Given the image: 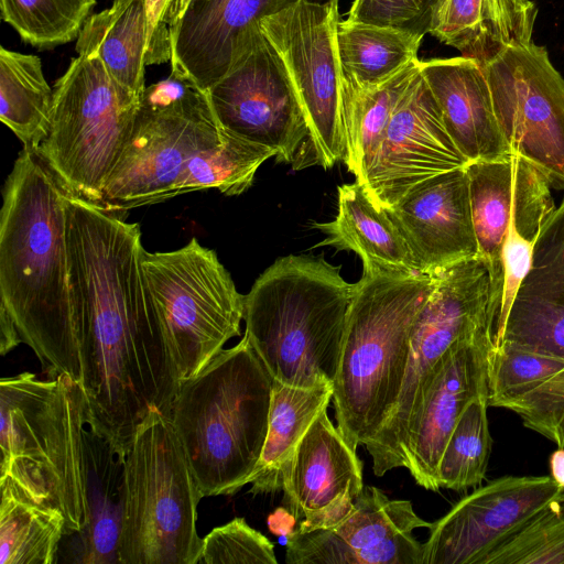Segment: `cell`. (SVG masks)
<instances>
[{"mask_svg":"<svg viewBox=\"0 0 564 564\" xmlns=\"http://www.w3.org/2000/svg\"><path fill=\"white\" fill-rule=\"evenodd\" d=\"M171 2L172 0H144L147 18V65H158L171 61V36L166 22Z\"/></svg>","mask_w":564,"mask_h":564,"instance_id":"42","label":"cell"},{"mask_svg":"<svg viewBox=\"0 0 564 564\" xmlns=\"http://www.w3.org/2000/svg\"><path fill=\"white\" fill-rule=\"evenodd\" d=\"M0 564L55 563L66 536L62 512L8 477L0 478Z\"/></svg>","mask_w":564,"mask_h":564,"instance_id":"32","label":"cell"},{"mask_svg":"<svg viewBox=\"0 0 564 564\" xmlns=\"http://www.w3.org/2000/svg\"><path fill=\"white\" fill-rule=\"evenodd\" d=\"M67 191L36 150L23 148L0 213V311L51 378L79 384L83 368L70 302Z\"/></svg>","mask_w":564,"mask_h":564,"instance_id":"2","label":"cell"},{"mask_svg":"<svg viewBox=\"0 0 564 564\" xmlns=\"http://www.w3.org/2000/svg\"><path fill=\"white\" fill-rule=\"evenodd\" d=\"M536 15L531 0H443L429 33L484 67L506 48L531 43Z\"/></svg>","mask_w":564,"mask_h":564,"instance_id":"26","label":"cell"},{"mask_svg":"<svg viewBox=\"0 0 564 564\" xmlns=\"http://www.w3.org/2000/svg\"><path fill=\"white\" fill-rule=\"evenodd\" d=\"M0 478L8 477L65 518L66 536L88 524L87 401L66 373L0 381Z\"/></svg>","mask_w":564,"mask_h":564,"instance_id":"5","label":"cell"},{"mask_svg":"<svg viewBox=\"0 0 564 564\" xmlns=\"http://www.w3.org/2000/svg\"><path fill=\"white\" fill-rule=\"evenodd\" d=\"M423 35L348 20L336 32L341 75L361 87H377L417 61Z\"/></svg>","mask_w":564,"mask_h":564,"instance_id":"33","label":"cell"},{"mask_svg":"<svg viewBox=\"0 0 564 564\" xmlns=\"http://www.w3.org/2000/svg\"><path fill=\"white\" fill-rule=\"evenodd\" d=\"M482 68L512 153L564 189V78L546 48L533 42L508 47Z\"/></svg>","mask_w":564,"mask_h":564,"instance_id":"14","label":"cell"},{"mask_svg":"<svg viewBox=\"0 0 564 564\" xmlns=\"http://www.w3.org/2000/svg\"><path fill=\"white\" fill-rule=\"evenodd\" d=\"M468 164L442 119L420 68L398 100L366 175L370 199L389 209L419 184Z\"/></svg>","mask_w":564,"mask_h":564,"instance_id":"15","label":"cell"},{"mask_svg":"<svg viewBox=\"0 0 564 564\" xmlns=\"http://www.w3.org/2000/svg\"><path fill=\"white\" fill-rule=\"evenodd\" d=\"M145 40L144 0H113L88 18L75 48L78 54L98 57L120 87L142 99Z\"/></svg>","mask_w":564,"mask_h":564,"instance_id":"29","label":"cell"},{"mask_svg":"<svg viewBox=\"0 0 564 564\" xmlns=\"http://www.w3.org/2000/svg\"><path fill=\"white\" fill-rule=\"evenodd\" d=\"M273 543L235 518L203 538L197 564H276Z\"/></svg>","mask_w":564,"mask_h":564,"instance_id":"39","label":"cell"},{"mask_svg":"<svg viewBox=\"0 0 564 564\" xmlns=\"http://www.w3.org/2000/svg\"><path fill=\"white\" fill-rule=\"evenodd\" d=\"M465 169L478 257L489 273L490 304L497 324L502 294V249L511 219L522 236L536 240L556 206L545 175L519 154L469 162Z\"/></svg>","mask_w":564,"mask_h":564,"instance_id":"16","label":"cell"},{"mask_svg":"<svg viewBox=\"0 0 564 564\" xmlns=\"http://www.w3.org/2000/svg\"><path fill=\"white\" fill-rule=\"evenodd\" d=\"M535 241L522 236L511 219L502 249V294L495 343L502 332L517 292L531 268Z\"/></svg>","mask_w":564,"mask_h":564,"instance_id":"41","label":"cell"},{"mask_svg":"<svg viewBox=\"0 0 564 564\" xmlns=\"http://www.w3.org/2000/svg\"><path fill=\"white\" fill-rule=\"evenodd\" d=\"M348 21L424 35L430 22L416 0H355Z\"/></svg>","mask_w":564,"mask_h":564,"instance_id":"40","label":"cell"},{"mask_svg":"<svg viewBox=\"0 0 564 564\" xmlns=\"http://www.w3.org/2000/svg\"><path fill=\"white\" fill-rule=\"evenodd\" d=\"M433 522L420 518L409 500L390 499L366 486L354 508L327 529L293 530L286 539L288 564H422L423 543L413 535Z\"/></svg>","mask_w":564,"mask_h":564,"instance_id":"17","label":"cell"},{"mask_svg":"<svg viewBox=\"0 0 564 564\" xmlns=\"http://www.w3.org/2000/svg\"><path fill=\"white\" fill-rule=\"evenodd\" d=\"M272 156L275 158L273 150L223 130L217 142L189 160L174 188V197L213 188L227 196L240 195L252 185L261 164Z\"/></svg>","mask_w":564,"mask_h":564,"instance_id":"35","label":"cell"},{"mask_svg":"<svg viewBox=\"0 0 564 564\" xmlns=\"http://www.w3.org/2000/svg\"><path fill=\"white\" fill-rule=\"evenodd\" d=\"M191 2L192 0H172L166 17V22L170 29V36L177 26Z\"/></svg>","mask_w":564,"mask_h":564,"instance_id":"43","label":"cell"},{"mask_svg":"<svg viewBox=\"0 0 564 564\" xmlns=\"http://www.w3.org/2000/svg\"><path fill=\"white\" fill-rule=\"evenodd\" d=\"M386 210L421 274L478 257L465 167L426 180Z\"/></svg>","mask_w":564,"mask_h":564,"instance_id":"21","label":"cell"},{"mask_svg":"<svg viewBox=\"0 0 564 564\" xmlns=\"http://www.w3.org/2000/svg\"><path fill=\"white\" fill-rule=\"evenodd\" d=\"M53 89L41 58L0 48V119L22 142L37 150L50 123Z\"/></svg>","mask_w":564,"mask_h":564,"instance_id":"34","label":"cell"},{"mask_svg":"<svg viewBox=\"0 0 564 564\" xmlns=\"http://www.w3.org/2000/svg\"><path fill=\"white\" fill-rule=\"evenodd\" d=\"M95 6L96 0H0L2 20L39 50L77 40Z\"/></svg>","mask_w":564,"mask_h":564,"instance_id":"37","label":"cell"},{"mask_svg":"<svg viewBox=\"0 0 564 564\" xmlns=\"http://www.w3.org/2000/svg\"><path fill=\"white\" fill-rule=\"evenodd\" d=\"M488 406V393L479 395L459 416L438 463L440 488L465 490L482 482L492 444Z\"/></svg>","mask_w":564,"mask_h":564,"instance_id":"36","label":"cell"},{"mask_svg":"<svg viewBox=\"0 0 564 564\" xmlns=\"http://www.w3.org/2000/svg\"><path fill=\"white\" fill-rule=\"evenodd\" d=\"M422 11L424 12L426 19L432 22L433 17L435 15L437 9L440 8L443 0H416Z\"/></svg>","mask_w":564,"mask_h":564,"instance_id":"45","label":"cell"},{"mask_svg":"<svg viewBox=\"0 0 564 564\" xmlns=\"http://www.w3.org/2000/svg\"><path fill=\"white\" fill-rule=\"evenodd\" d=\"M419 61L377 87H361L341 75L343 162L356 182L369 170L395 105L419 70Z\"/></svg>","mask_w":564,"mask_h":564,"instance_id":"31","label":"cell"},{"mask_svg":"<svg viewBox=\"0 0 564 564\" xmlns=\"http://www.w3.org/2000/svg\"><path fill=\"white\" fill-rule=\"evenodd\" d=\"M126 451L93 430L86 431L88 524L78 536L85 564H119L123 462Z\"/></svg>","mask_w":564,"mask_h":564,"instance_id":"28","label":"cell"},{"mask_svg":"<svg viewBox=\"0 0 564 564\" xmlns=\"http://www.w3.org/2000/svg\"><path fill=\"white\" fill-rule=\"evenodd\" d=\"M355 283L323 258L276 259L245 295V335L271 377L333 386Z\"/></svg>","mask_w":564,"mask_h":564,"instance_id":"3","label":"cell"},{"mask_svg":"<svg viewBox=\"0 0 564 564\" xmlns=\"http://www.w3.org/2000/svg\"><path fill=\"white\" fill-rule=\"evenodd\" d=\"M314 228L326 235L318 246L351 250L362 261V274H421L402 234L358 182L337 188V214Z\"/></svg>","mask_w":564,"mask_h":564,"instance_id":"27","label":"cell"},{"mask_svg":"<svg viewBox=\"0 0 564 564\" xmlns=\"http://www.w3.org/2000/svg\"><path fill=\"white\" fill-rule=\"evenodd\" d=\"M494 332L486 329L453 344L433 368L404 449V468L415 482L440 489L437 467L459 416L489 392V355Z\"/></svg>","mask_w":564,"mask_h":564,"instance_id":"19","label":"cell"},{"mask_svg":"<svg viewBox=\"0 0 564 564\" xmlns=\"http://www.w3.org/2000/svg\"><path fill=\"white\" fill-rule=\"evenodd\" d=\"M219 127L293 163L310 132L286 67L259 22L238 37L227 73L206 90Z\"/></svg>","mask_w":564,"mask_h":564,"instance_id":"12","label":"cell"},{"mask_svg":"<svg viewBox=\"0 0 564 564\" xmlns=\"http://www.w3.org/2000/svg\"><path fill=\"white\" fill-rule=\"evenodd\" d=\"M500 344L564 359V197L538 236Z\"/></svg>","mask_w":564,"mask_h":564,"instance_id":"23","label":"cell"},{"mask_svg":"<svg viewBox=\"0 0 564 564\" xmlns=\"http://www.w3.org/2000/svg\"><path fill=\"white\" fill-rule=\"evenodd\" d=\"M338 4L301 0L265 17L259 26L281 56L302 110L316 162L329 169L345 155Z\"/></svg>","mask_w":564,"mask_h":564,"instance_id":"13","label":"cell"},{"mask_svg":"<svg viewBox=\"0 0 564 564\" xmlns=\"http://www.w3.org/2000/svg\"><path fill=\"white\" fill-rule=\"evenodd\" d=\"M221 132L206 90L189 80L170 74L145 87L99 206L123 216L132 208L173 198L189 160L217 142Z\"/></svg>","mask_w":564,"mask_h":564,"instance_id":"10","label":"cell"},{"mask_svg":"<svg viewBox=\"0 0 564 564\" xmlns=\"http://www.w3.org/2000/svg\"><path fill=\"white\" fill-rule=\"evenodd\" d=\"M141 100L98 57L72 59L54 85L47 133L36 150L68 194L99 205Z\"/></svg>","mask_w":564,"mask_h":564,"instance_id":"9","label":"cell"},{"mask_svg":"<svg viewBox=\"0 0 564 564\" xmlns=\"http://www.w3.org/2000/svg\"><path fill=\"white\" fill-rule=\"evenodd\" d=\"M480 564H564V490L500 542Z\"/></svg>","mask_w":564,"mask_h":564,"instance_id":"38","label":"cell"},{"mask_svg":"<svg viewBox=\"0 0 564 564\" xmlns=\"http://www.w3.org/2000/svg\"><path fill=\"white\" fill-rule=\"evenodd\" d=\"M431 275L433 288L411 329L400 394L384 423L365 445L378 477L404 467L405 445L431 372L441 357L456 341L486 329H491L495 338L489 273L479 257Z\"/></svg>","mask_w":564,"mask_h":564,"instance_id":"11","label":"cell"},{"mask_svg":"<svg viewBox=\"0 0 564 564\" xmlns=\"http://www.w3.org/2000/svg\"><path fill=\"white\" fill-rule=\"evenodd\" d=\"M433 288L426 274L365 275L349 304L332 402L356 451L392 411L405 372L414 319Z\"/></svg>","mask_w":564,"mask_h":564,"instance_id":"6","label":"cell"},{"mask_svg":"<svg viewBox=\"0 0 564 564\" xmlns=\"http://www.w3.org/2000/svg\"><path fill=\"white\" fill-rule=\"evenodd\" d=\"M488 387L489 406L513 411L524 426L564 447V359L494 346Z\"/></svg>","mask_w":564,"mask_h":564,"instance_id":"25","label":"cell"},{"mask_svg":"<svg viewBox=\"0 0 564 564\" xmlns=\"http://www.w3.org/2000/svg\"><path fill=\"white\" fill-rule=\"evenodd\" d=\"M203 497L170 416L151 409L124 454L119 564H197Z\"/></svg>","mask_w":564,"mask_h":564,"instance_id":"7","label":"cell"},{"mask_svg":"<svg viewBox=\"0 0 564 564\" xmlns=\"http://www.w3.org/2000/svg\"><path fill=\"white\" fill-rule=\"evenodd\" d=\"M550 468L552 478L564 489V447L552 453Z\"/></svg>","mask_w":564,"mask_h":564,"instance_id":"44","label":"cell"},{"mask_svg":"<svg viewBox=\"0 0 564 564\" xmlns=\"http://www.w3.org/2000/svg\"><path fill=\"white\" fill-rule=\"evenodd\" d=\"M74 326L89 426L127 451L151 409L176 393L142 269L138 224L66 194Z\"/></svg>","mask_w":564,"mask_h":564,"instance_id":"1","label":"cell"},{"mask_svg":"<svg viewBox=\"0 0 564 564\" xmlns=\"http://www.w3.org/2000/svg\"><path fill=\"white\" fill-rule=\"evenodd\" d=\"M333 386L300 388L273 379L269 426L248 484L253 495L282 490V474L316 416L329 405Z\"/></svg>","mask_w":564,"mask_h":564,"instance_id":"30","label":"cell"},{"mask_svg":"<svg viewBox=\"0 0 564 564\" xmlns=\"http://www.w3.org/2000/svg\"><path fill=\"white\" fill-rule=\"evenodd\" d=\"M364 489L362 462L327 409L313 421L282 474L283 503L297 531L327 529L354 508Z\"/></svg>","mask_w":564,"mask_h":564,"instance_id":"20","label":"cell"},{"mask_svg":"<svg viewBox=\"0 0 564 564\" xmlns=\"http://www.w3.org/2000/svg\"><path fill=\"white\" fill-rule=\"evenodd\" d=\"M272 382L243 336L177 387L169 416L204 497L248 484L268 433Z\"/></svg>","mask_w":564,"mask_h":564,"instance_id":"4","label":"cell"},{"mask_svg":"<svg viewBox=\"0 0 564 564\" xmlns=\"http://www.w3.org/2000/svg\"><path fill=\"white\" fill-rule=\"evenodd\" d=\"M142 269L177 390L241 334L245 295L216 252L195 237L173 251L144 250Z\"/></svg>","mask_w":564,"mask_h":564,"instance_id":"8","label":"cell"},{"mask_svg":"<svg viewBox=\"0 0 564 564\" xmlns=\"http://www.w3.org/2000/svg\"><path fill=\"white\" fill-rule=\"evenodd\" d=\"M445 128L469 162L497 161L512 150L498 123L484 68L463 56L419 61Z\"/></svg>","mask_w":564,"mask_h":564,"instance_id":"24","label":"cell"},{"mask_svg":"<svg viewBox=\"0 0 564 564\" xmlns=\"http://www.w3.org/2000/svg\"><path fill=\"white\" fill-rule=\"evenodd\" d=\"M301 0H192L171 33V74L207 90L228 70L248 28ZM338 4V0H304Z\"/></svg>","mask_w":564,"mask_h":564,"instance_id":"22","label":"cell"},{"mask_svg":"<svg viewBox=\"0 0 564 564\" xmlns=\"http://www.w3.org/2000/svg\"><path fill=\"white\" fill-rule=\"evenodd\" d=\"M563 490L552 476H506L479 487L432 523L422 564H480Z\"/></svg>","mask_w":564,"mask_h":564,"instance_id":"18","label":"cell"}]
</instances>
